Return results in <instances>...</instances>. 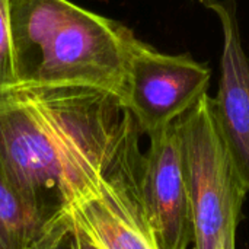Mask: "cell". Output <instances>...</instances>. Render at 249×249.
<instances>
[{
    "label": "cell",
    "mask_w": 249,
    "mask_h": 249,
    "mask_svg": "<svg viewBox=\"0 0 249 249\" xmlns=\"http://www.w3.org/2000/svg\"><path fill=\"white\" fill-rule=\"evenodd\" d=\"M139 188L160 249H194V223L174 123L149 136Z\"/></svg>",
    "instance_id": "8992f818"
},
{
    "label": "cell",
    "mask_w": 249,
    "mask_h": 249,
    "mask_svg": "<svg viewBox=\"0 0 249 249\" xmlns=\"http://www.w3.org/2000/svg\"><path fill=\"white\" fill-rule=\"evenodd\" d=\"M9 20L19 88H89L123 102L127 26L70 0H9Z\"/></svg>",
    "instance_id": "7a4b0ae2"
},
{
    "label": "cell",
    "mask_w": 249,
    "mask_h": 249,
    "mask_svg": "<svg viewBox=\"0 0 249 249\" xmlns=\"http://www.w3.org/2000/svg\"><path fill=\"white\" fill-rule=\"evenodd\" d=\"M70 217H71V235H70L71 249H102V247L92 238V235L71 214Z\"/></svg>",
    "instance_id": "8fae6325"
},
{
    "label": "cell",
    "mask_w": 249,
    "mask_h": 249,
    "mask_svg": "<svg viewBox=\"0 0 249 249\" xmlns=\"http://www.w3.org/2000/svg\"><path fill=\"white\" fill-rule=\"evenodd\" d=\"M174 127L191 203L194 249H235L248 191L222 139L213 98L204 93Z\"/></svg>",
    "instance_id": "3957f363"
},
{
    "label": "cell",
    "mask_w": 249,
    "mask_h": 249,
    "mask_svg": "<svg viewBox=\"0 0 249 249\" xmlns=\"http://www.w3.org/2000/svg\"><path fill=\"white\" fill-rule=\"evenodd\" d=\"M71 233V217L69 210L63 213L54 225L47 231V233L36 241L31 249H63V245L70 238Z\"/></svg>",
    "instance_id": "30bf717a"
},
{
    "label": "cell",
    "mask_w": 249,
    "mask_h": 249,
    "mask_svg": "<svg viewBox=\"0 0 249 249\" xmlns=\"http://www.w3.org/2000/svg\"><path fill=\"white\" fill-rule=\"evenodd\" d=\"M209 64L190 54H166L134 38L130 50L123 104L140 133L166 128L207 93Z\"/></svg>",
    "instance_id": "277c9868"
},
{
    "label": "cell",
    "mask_w": 249,
    "mask_h": 249,
    "mask_svg": "<svg viewBox=\"0 0 249 249\" xmlns=\"http://www.w3.org/2000/svg\"><path fill=\"white\" fill-rule=\"evenodd\" d=\"M220 249H228V248H220Z\"/></svg>",
    "instance_id": "7c38bea8"
},
{
    "label": "cell",
    "mask_w": 249,
    "mask_h": 249,
    "mask_svg": "<svg viewBox=\"0 0 249 249\" xmlns=\"http://www.w3.org/2000/svg\"><path fill=\"white\" fill-rule=\"evenodd\" d=\"M139 130L112 93L89 88H19L0 96V168L50 217L88 193Z\"/></svg>",
    "instance_id": "6da1fadb"
},
{
    "label": "cell",
    "mask_w": 249,
    "mask_h": 249,
    "mask_svg": "<svg viewBox=\"0 0 249 249\" xmlns=\"http://www.w3.org/2000/svg\"><path fill=\"white\" fill-rule=\"evenodd\" d=\"M60 216L50 217L35 207L0 168V249H31Z\"/></svg>",
    "instance_id": "ba28073f"
},
{
    "label": "cell",
    "mask_w": 249,
    "mask_h": 249,
    "mask_svg": "<svg viewBox=\"0 0 249 249\" xmlns=\"http://www.w3.org/2000/svg\"><path fill=\"white\" fill-rule=\"evenodd\" d=\"M140 134L127 139L108 172L69 207L102 249H160L140 197Z\"/></svg>",
    "instance_id": "5b68a950"
},
{
    "label": "cell",
    "mask_w": 249,
    "mask_h": 249,
    "mask_svg": "<svg viewBox=\"0 0 249 249\" xmlns=\"http://www.w3.org/2000/svg\"><path fill=\"white\" fill-rule=\"evenodd\" d=\"M201 4L222 25L220 80L213 105L225 146L249 193V57L242 45L236 0H201Z\"/></svg>",
    "instance_id": "52a82bcc"
},
{
    "label": "cell",
    "mask_w": 249,
    "mask_h": 249,
    "mask_svg": "<svg viewBox=\"0 0 249 249\" xmlns=\"http://www.w3.org/2000/svg\"><path fill=\"white\" fill-rule=\"evenodd\" d=\"M19 89L13 64L9 0H0V96Z\"/></svg>",
    "instance_id": "9c48e42d"
}]
</instances>
